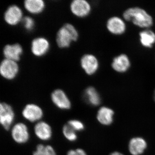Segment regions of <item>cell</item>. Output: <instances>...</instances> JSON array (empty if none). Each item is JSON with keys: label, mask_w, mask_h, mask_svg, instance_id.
Wrapping results in <instances>:
<instances>
[{"label": "cell", "mask_w": 155, "mask_h": 155, "mask_svg": "<svg viewBox=\"0 0 155 155\" xmlns=\"http://www.w3.org/2000/svg\"><path fill=\"white\" fill-rule=\"evenodd\" d=\"M125 20L132 21L134 25L141 28H148L153 24L152 17L143 9L132 8L127 9L123 14Z\"/></svg>", "instance_id": "6da1fadb"}, {"label": "cell", "mask_w": 155, "mask_h": 155, "mask_svg": "<svg viewBox=\"0 0 155 155\" xmlns=\"http://www.w3.org/2000/svg\"><path fill=\"white\" fill-rule=\"evenodd\" d=\"M77 31L73 25L70 24H65L58 31L57 36V42L59 47H69L72 41H76L78 38Z\"/></svg>", "instance_id": "7a4b0ae2"}, {"label": "cell", "mask_w": 155, "mask_h": 155, "mask_svg": "<svg viewBox=\"0 0 155 155\" xmlns=\"http://www.w3.org/2000/svg\"><path fill=\"white\" fill-rule=\"evenodd\" d=\"M15 114L11 105L5 103L0 104V122L6 130H8L13 124Z\"/></svg>", "instance_id": "3957f363"}, {"label": "cell", "mask_w": 155, "mask_h": 155, "mask_svg": "<svg viewBox=\"0 0 155 155\" xmlns=\"http://www.w3.org/2000/svg\"><path fill=\"white\" fill-rule=\"evenodd\" d=\"M11 135L14 141L19 144L25 143L29 138L28 127L21 122L17 123L13 126L11 130Z\"/></svg>", "instance_id": "277c9868"}, {"label": "cell", "mask_w": 155, "mask_h": 155, "mask_svg": "<svg viewBox=\"0 0 155 155\" xmlns=\"http://www.w3.org/2000/svg\"><path fill=\"white\" fill-rule=\"evenodd\" d=\"M19 70V67L16 61L5 59L2 62L0 67V72L3 77L7 79H14Z\"/></svg>", "instance_id": "5b68a950"}, {"label": "cell", "mask_w": 155, "mask_h": 155, "mask_svg": "<svg viewBox=\"0 0 155 155\" xmlns=\"http://www.w3.org/2000/svg\"><path fill=\"white\" fill-rule=\"evenodd\" d=\"M22 115L26 120L34 122L39 121L42 118L43 112L38 106L35 104H28L22 110Z\"/></svg>", "instance_id": "8992f818"}, {"label": "cell", "mask_w": 155, "mask_h": 155, "mask_svg": "<svg viewBox=\"0 0 155 155\" xmlns=\"http://www.w3.org/2000/svg\"><path fill=\"white\" fill-rule=\"evenodd\" d=\"M51 97L53 103L59 109L67 110L71 107L70 100L62 90L57 89L53 91Z\"/></svg>", "instance_id": "52a82bcc"}, {"label": "cell", "mask_w": 155, "mask_h": 155, "mask_svg": "<svg viewBox=\"0 0 155 155\" xmlns=\"http://www.w3.org/2000/svg\"><path fill=\"white\" fill-rule=\"evenodd\" d=\"M72 13L77 17H83L87 16L91 11L89 4L84 0H75L70 6Z\"/></svg>", "instance_id": "ba28073f"}, {"label": "cell", "mask_w": 155, "mask_h": 155, "mask_svg": "<svg viewBox=\"0 0 155 155\" xmlns=\"http://www.w3.org/2000/svg\"><path fill=\"white\" fill-rule=\"evenodd\" d=\"M147 146L146 141L142 137H133L129 141L128 150L132 155H140L144 153Z\"/></svg>", "instance_id": "9c48e42d"}, {"label": "cell", "mask_w": 155, "mask_h": 155, "mask_svg": "<svg viewBox=\"0 0 155 155\" xmlns=\"http://www.w3.org/2000/svg\"><path fill=\"white\" fill-rule=\"evenodd\" d=\"M81 64L87 74L91 75L96 72L98 67L97 58L91 54L85 55L81 58Z\"/></svg>", "instance_id": "30bf717a"}, {"label": "cell", "mask_w": 155, "mask_h": 155, "mask_svg": "<svg viewBox=\"0 0 155 155\" xmlns=\"http://www.w3.org/2000/svg\"><path fill=\"white\" fill-rule=\"evenodd\" d=\"M22 13L18 6L12 5L9 7L5 14V20L10 25H14L18 24L22 18Z\"/></svg>", "instance_id": "8fae6325"}, {"label": "cell", "mask_w": 155, "mask_h": 155, "mask_svg": "<svg viewBox=\"0 0 155 155\" xmlns=\"http://www.w3.org/2000/svg\"><path fill=\"white\" fill-rule=\"evenodd\" d=\"M50 45L46 39L38 38L31 43V51L35 55L40 57L45 55L49 49Z\"/></svg>", "instance_id": "7c38bea8"}, {"label": "cell", "mask_w": 155, "mask_h": 155, "mask_svg": "<svg viewBox=\"0 0 155 155\" xmlns=\"http://www.w3.org/2000/svg\"><path fill=\"white\" fill-rule=\"evenodd\" d=\"M35 135L42 140H48L51 137L52 130L51 127L48 123L45 122H39L37 123L34 127Z\"/></svg>", "instance_id": "4fadbf2b"}, {"label": "cell", "mask_w": 155, "mask_h": 155, "mask_svg": "<svg viewBox=\"0 0 155 155\" xmlns=\"http://www.w3.org/2000/svg\"><path fill=\"white\" fill-rule=\"evenodd\" d=\"M114 115L113 110L107 107H103L98 111L97 118L102 125H110L114 121Z\"/></svg>", "instance_id": "5bb4252c"}, {"label": "cell", "mask_w": 155, "mask_h": 155, "mask_svg": "<svg viewBox=\"0 0 155 155\" xmlns=\"http://www.w3.org/2000/svg\"><path fill=\"white\" fill-rule=\"evenodd\" d=\"M107 27L111 33L114 34H122L125 30V22L118 17H113L108 20Z\"/></svg>", "instance_id": "9a60e30c"}, {"label": "cell", "mask_w": 155, "mask_h": 155, "mask_svg": "<svg viewBox=\"0 0 155 155\" xmlns=\"http://www.w3.org/2000/svg\"><path fill=\"white\" fill-rule=\"evenodd\" d=\"M22 53V47L18 44L7 45L4 48V54L6 59L16 62L20 59Z\"/></svg>", "instance_id": "2e32d148"}, {"label": "cell", "mask_w": 155, "mask_h": 155, "mask_svg": "<svg viewBox=\"0 0 155 155\" xmlns=\"http://www.w3.org/2000/svg\"><path fill=\"white\" fill-rule=\"evenodd\" d=\"M112 66L113 69L117 72H125L130 67V61L128 57L123 54L114 58Z\"/></svg>", "instance_id": "e0dca14e"}, {"label": "cell", "mask_w": 155, "mask_h": 155, "mask_svg": "<svg viewBox=\"0 0 155 155\" xmlns=\"http://www.w3.org/2000/svg\"><path fill=\"white\" fill-rule=\"evenodd\" d=\"M24 6L28 12L31 14H38L43 11L45 5L42 0H26Z\"/></svg>", "instance_id": "ac0fdd59"}, {"label": "cell", "mask_w": 155, "mask_h": 155, "mask_svg": "<svg viewBox=\"0 0 155 155\" xmlns=\"http://www.w3.org/2000/svg\"><path fill=\"white\" fill-rule=\"evenodd\" d=\"M84 97L87 101L91 105L97 106L101 103V97L94 87H90L86 89Z\"/></svg>", "instance_id": "d6986e66"}, {"label": "cell", "mask_w": 155, "mask_h": 155, "mask_svg": "<svg viewBox=\"0 0 155 155\" xmlns=\"http://www.w3.org/2000/svg\"><path fill=\"white\" fill-rule=\"evenodd\" d=\"M140 42L143 45L147 48H151L155 42V34L152 31L147 30L141 31L140 33Z\"/></svg>", "instance_id": "ffe728a7"}, {"label": "cell", "mask_w": 155, "mask_h": 155, "mask_svg": "<svg viewBox=\"0 0 155 155\" xmlns=\"http://www.w3.org/2000/svg\"><path fill=\"white\" fill-rule=\"evenodd\" d=\"M33 155H57L54 149L50 145H38L36 149L34 152Z\"/></svg>", "instance_id": "44dd1931"}, {"label": "cell", "mask_w": 155, "mask_h": 155, "mask_svg": "<svg viewBox=\"0 0 155 155\" xmlns=\"http://www.w3.org/2000/svg\"><path fill=\"white\" fill-rule=\"evenodd\" d=\"M63 133L65 138L70 141H75L77 140V135L75 131L68 124L63 127Z\"/></svg>", "instance_id": "7402d4cb"}, {"label": "cell", "mask_w": 155, "mask_h": 155, "mask_svg": "<svg viewBox=\"0 0 155 155\" xmlns=\"http://www.w3.org/2000/svg\"><path fill=\"white\" fill-rule=\"evenodd\" d=\"M68 124L75 131H82L84 128L83 123L79 120L76 119L69 120L68 122Z\"/></svg>", "instance_id": "603a6c76"}, {"label": "cell", "mask_w": 155, "mask_h": 155, "mask_svg": "<svg viewBox=\"0 0 155 155\" xmlns=\"http://www.w3.org/2000/svg\"><path fill=\"white\" fill-rule=\"evenodd\" d=\"M23 23L24 27L27 30H31L34 26V21L33 19L30 17H25L23 19Z\"/></svg>", "instance_id": "cb8c5ba5"}, {"label": "cell", "mask_w": 155, "mask_h": 155, "mask_svg": "<svg viewBox=\"0 0 155 155\" xmlns=\"http://www.w3.org/2000/svg\"><path fill=\"white\" fill-rule=\"evenodd\" d=\"M67 155H87V154L83 149L78 148L70 150L67 153Z\"/></svg>", "instance_id": "d4e9b609"}, {"label": "cell", "mask_w": 155, "mask_h": 155, "mask_svg": "<svg viewBox=\"0 0 155 155\" xmlns=\"http://www.w3.org/2000/svg\"><path fill=\"white\" fill-rule=\"evenodd\" d=\"M110 155H125L123 154L122 153L119 152H113L111 153L110 154Z\"/></svg>", "instance_id": "484cf974"}, {"label": "cell", "mask_w": 155, "mask_h": 155, "mask_svg": "<svg viewBox=\"0 0 155 155\" xmlns=\"http://www.w3.org/2000/svg\"><path fill=\"white\" fill-rule=\"evenodd\" d=\"M153 98H154V101L155 102V90L154 91V92Z\"/></svg>", "instance_id": "4316f807"}]
</instances>
